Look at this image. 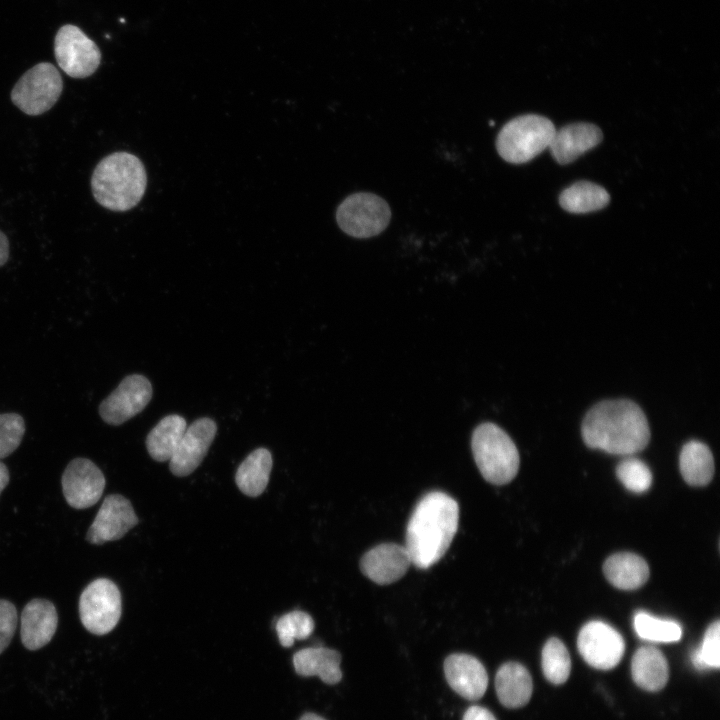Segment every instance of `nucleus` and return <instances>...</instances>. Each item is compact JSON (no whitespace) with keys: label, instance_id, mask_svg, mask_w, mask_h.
I'll return each mask as SVG.
<instances>
[{"label":"nucleus","instance_id":"nucleus-1","mask_svg":"<svg viewBox=\"0 0 720 720\" xmlns=\"http://www.w3.org/2000/svg\"><path fill=\"white\" fill-rule=\"evenodd\" d=\"M581 433L584 443L615 455H632L650 440V429L642 409L627 399L605 400L585 415Z\"/></svg>","mask_w":720,"mask_h":720},{"label":"nucleus","instance_id":"nucleus-2","mask_svg":"<svg viewBox=\"0 0 720 720\" xmlns=\"http://www.w3.org/2000/svg\"><path fill=\"white\" fill-rule=\"evenodd\" d=\"M459 506L446 493L433 491L415 506L406 528L405 547L411 562L427 569L446 553L457 532Z\"/></svg>","mask_w":720,"mask_h":720},{"label":"nucleus","instance_id":"nucleus-3","mask_svg":"<svg viewBox=\"0 0 720 720\" xmlns=\"http://www.w3.org/2000/svg\"><path fill=\"white\" fill-rule=\"evenodd\" d=\"M147 183L144 165L135 155L115 152L103 158L91 177L95 200L112 211H127L142 199Z\"/></svg>","mask_w":720,"mask_h":720},{"label":"nucleus","instance_id":"nucleus-4","mask_svg":"<svg viewBox=\"0 0 720 720\" xmlns=\"http://www.w3.org/2000/svg\"><path fill=\"white\" fill-rule=\"evenodd\" d=\"M471 447L476 465L487 482L504 485L517 475L520 464L517 447L499 426L489 422L477 426Z\"/></svg>","mask_w":720,"mask_h":720},{"label":"nucleus","instance_id":"nucleus-5","mask_svg":"<svg viewBox=\"0 0 720 720\" xmlns=\"http://www.w3.org/2000/svg\"><path fill=\"white\" fill-rule=\"evenodd\" d=\"M555 130L553 123L541 115L518 116L500 130L496 148L505 161L525 163L548 148Z\"/></svg>","mask_w":720,"mask_h":720},{"label":"nucleus","instance_id":"nucleus-6","mask_svg":"<svg viewBox=\"0 0 720 720\" xmlns=\"http://www.w3.org/2000/svg\"><path fill=\"white\" fill-rule=\"evenodd\" d=\"M63 90V80L56 67L41 62L27 70L11 91L13 104L27 115H40L51 109Z\"/></svg>","mask_w":720,"mask_h":720},{"label":"nucleus","instance_id":"nucleus-7","mask_svg":"<svg viewBox=\"0 0 720 720\" xmlns=\"http://www.w3.org/2000/svg\"><path fill=\"white\" fill-rule=\"evenodd\" d=\"M391 211L381 197L366 192L347 197L338 207L336 220L348 235L368 238L381 233L389 224Z\"/></svg>","mask_w":720,"mask_h":720},{"label":"nucleus","instance_id":"nucleus-8","mask_svg":"<svg viewBox=\"0 0 720 720\" xmlns=\"http://www.w3.org/2000/svg\"><path fill=\"white\" fill-rule=\"evenodd\" d=\"M121 594L117 585L107 578L89 583L79 599V614L90 633L105 635L112 631L121 617Z\"/></svg>","mask_w":720,"mask_h":720},{"label":"nucleus","instance_id":"nucleus-9","mask_svg":"<svg viewBox=\"0 0 720 720\" xmlns=\"http://www.w3.org/2000/svg\"><path fill=\"white\" fill-rule=\"evenodd\" d=\"M54 53L59 67L72 78L91 76L101 62V52L96 43L72 24H66L57 31Z\"/></svg>","mask_w":720,"mask_h":720},{"label":"nucleus","instance_id":"nucleus-10","mask_svg":"<svg viewBox=\"0 0 720 720\" xmlns=\"http://www.w3.org/2000/svg\"><path fill=\"white\" fill-rule=\"evenodd\" d=\"M577 647L585 662L599 670L616 667L625 652V642L621 634L599 620L590 621L581 628Z\"/></svg>","mask_w":720,"mask_h":720},{"label":"nucleus","instance_id":"nucleus-11","mask_svg":"<svg viewBox=\"0 0 720 720\" xmlns=\"http://www.w3.org/2000/svg\"><path fill=\"white\" fill-rule=\"evenodd\" d=\"M152 398V385L143 375L125 377L118 387L99 406L104 422L120 425L140 413Z\"/></svg>","mask_w":720,"mask_h":720},{"label":"nucleus","instance_id":"nucleus-12","mask_svg":"<svg viewBox=\"0 0 720 720\" xmlns=\"http://www.w3.org/2000/svg\"><path fill=\"white\" fill-rule=\"evenodd\" d=\"M61 482L67 503L75 509H85L96 504L106 484L99 467L91 460L82 457L69 462Z\"/></svg>","mask_w":720,"mask_h":720},{"label":"nucleus","instance_id":"nucleus-13","mask_svg":"<svg viewBox=\"0 0 720 720\" xmlns=\"http://www.w3.org/2000/svg\"><path fill=\"white\" fill-rule=\"evenodd\" d=\"M138 524L131 502L120 494L108 495L89 527L86 539L96 545L121 539Z\"/></svg>","mask_w":720,"mask_h":720},{"label":"nucleus","instance_id":"nucleus-14","mask_svg":"<svg viewBox=\"0 0 720 720\" xmlns=\"http://www.w3.org/2000/svg\"><path fill=\"white\" fill-rule=\"evenodd\" d=\"M217 431L216 423L207 417L188 426L169 460L170 471L178 477L188 476L201 464Z\"/></svg>","mask_w":720,"mask_h":720},{"label":"nucleus","instance_id":"nucleus-15","mask_svg":"<svg viewBox=\"0 0 720 720\" xmlns=\"http://www.w3.org/2000/svg\"><path fill=\"white\" fill-rule=\"evenodd\" d=\"M411 564L405 545L382 543L362 556L360 569L373 582L387 585L402 578Z\"/></svg>","mask_w":720,"mask_h":720},{"label":"nucleus","instance_id":"nucleus-16","mask_svg":"<svg viewBox=\"0 0 720 720\" xmlns=\"http://www.w3.org/2000/svg\"><path fill=\"white\" fill-rule=\"evenodd\" d=\"M444 674L449 686L467 700L476 701L486 692L488 675L474 656L454 653L444 661Z\"/></svg>","mask_w":720,"mask_h":720},{"label":"nucleus","instance_id":"nucleus-17","mask_svg":"<svg viewBox=\"0 0 720 720\" xmlns=\"http://www.w3.org/2000/svg\"><path fill=\"white\" fill-rule=\"evenodd\" d=\"M58 623L55 606L46 599L29 601L21 613V641L28 650H38L54 636Z\"/></svg>","mask_w":720,"mask_h":720},{"label":"nucleus","instance_id":"nucleus-18","mask_svg":"<svg viewBox=\"0 0 720 720\" xmlns=\"http://www.w3.org/2000/svg\"><path fill=\"white\" fill-rule=\"evenodd\" d=\"M602 141L600 128L591 123H573L555 130L548 146L553 158L568 164Z\"/></svg>","mask_w":720,"mask_h":720},{"label":"nucleus","instance_id":"nucleus-19","mask_svg":"<svg viewBox=\"0 0 720 720\" xmlns=\"http://www.w3.org/2000/svg\"><path fill=\"white\" fill-rule=\"evenodd\" d=\"M495 689L500 703L510 709L526 705L532 695L533 682L529 671L520 663L507 662L498 669Z\"/></svg>","mask_w":720,"mask_h":720},{"label":"nucleus","instance_id":"nucleus-20","mask_svg":"<svg viewBox=\"0 0 720 720\" xmlns=\"http://www.w3.org/2000/svg\"><path fill=\"white\" fill-rule=\"evenodd\" d=\"M341 654L326 647H310L297 651L293 665L297 674L318 676L324 683L334 685L342 679Z\"/></svg>","mask_w":720,"mask_h":720},{"label":"nucleus","instance_id":"nucleus-21","mask_svg":"<svg viewBox=\"0 0 720 720\" xmlns=\"http://www.w3.org/2000/svg\"><path fill=\"white\" fill-rule=\"evenodd\" d=\"M631 676L636 685L646 691L663 689L669 679L666 657L653 646L638 648L631 660Z\"/></svg>","mask_w":720,"mask_h":720},{"label":"nucleus","instance_id":"nucleus-22","mask_svg":"<svg viewBox=\"0 0 720 720\" xmlns=\"http://www.w3.org/2000/svg\"><path fill=\"white\" fill-rule=\"evenodd\" d=\"M606 579L621 590H635L649 578V566L639 555L621 552L611 555L603 564Z\"/></svg>","mask_w":720,"mask_h":720},{"label":"nucleus","instance_id":"nucleus-23","mask_svg":"<svg viewBox=\"0 0 720 720\" xmlns=\"http://www.w3.org/2000/svg\"><path fill=\"white\" fill-rule=\"evenodd\" d=\"M272 465V455L268 449L252 451L236 471L235 482L239 490L250 497L261 495L269 482Z\"/></svg>","mask_w":720,"mask_h":720},{"label":"nucleus","instance_id":"nucleus-24","mask_svg":"<svg viewBox=\"0 0 720 720\" xmlns=\"http://www.w3.org/2000/svg\"><path fill=\"white\" fill-rule=\"evenodd\" d=\"M186 428V420L180 415L171 414L162 418L146 437V448L152 459L169 461Z\"/></svg>","mask_w":720,"mask_h":720},{"label":"nucleus","instance_id":"nucleus-25","mask_svg":"<svg viewBox=\"0 0 720 720\" xmlns=\"http://www.w3.org/2000/svg\"><path fill=\"white\" fill-rule=\"evenodd\" d=\"M679 468L691 486L707 485L714 474V459L709 447L700 441L687 442L680 453Z\"/></svg>","mask_w":720,"mask_h":720},{"label":"nucleus","instance_id":"nucleus-26","mask_svg":"<svg viewBox=\"0 0 720 720\" xmlns=\"http://www.w3.org/2000/svg\"><path fill=\"white\" fill-rule=\"evenodd\" d=\"M610 200L600 185L580 181L566 188L559 197L562 208L570 213H589L604 208Z\"/></svg>","mask_w":720,"mask_h":720},{"label":"nucleus","instance_id":"nucleus-27","mask_svg":"<svg viewBox=\"0 0 720 720\" xmlns=\"http://www.w3.org/2000/svg\"><path fill=\"white\" fill-rule=\"evenodd\" d=\"M541 666L545 678L554 685L563 684L571 671V659L564 643L555 637L547 640L542 649Z\"/></svg>","mask_w":720,"mask_h":720},{"label":"nucleus","instance_id":"nucleus-28","mask_svg":"<svg viewBox=\"0 0 720 720\" xmlns=\"http://www.w3.org/2000/svg\"><path fill=\"white\" fill-rule=\"evenodd\" d=\"M634 628L640 638L652 642L671 643L682 637V628L677 622L656 618L644 611L635 614Z\"/></svg>","mask_w":720,"mask_h":720},{"label":"nucleus","instance_id":"nucleus-29","mask_svg":"<svg viewBox=\"0 0 720 720\" xmlns=\"http://www.w3.org/2000/svg\"><path fill=\"white\" fill-rule=\"evenodd\" d=\"M275 629L280 644L291 647L295 640H304L312 634L314 621L308 613L295 610L281 616Z\"/></svg>","mask_w":720,"mask_h":720},{"label":"nucleus","instance_id":"nucleus-30","mask_svg":"<svg viewBox=\"0 0 720 720\" xmlns=\"http://www.w3.org/2000/svg\"><path fill=\"white\" fill-rule=\"evenodd\" d=\"M693 665L699 670L720 666V622L716 620L707 628L701 646L691 655Z\"/></svg>","mask_w":720,"mask_h":720},{"label":"nucleus","instance_id":"nucleus-31","mask_svg":"<svg viewBox=\"0 0 720 720\" xmlns=\"http://www.w3.org/2000/svg\"><path fill=\"white\" fill-rule=\"evenodd\" d=\"M616 475L620 482L634 493L647 491L652 483L649 467L637 458H627L619 463Z\"/></svg>","mask_w":720,"mask_h":720},{"label":"nucleus","instance_id":"nucleus-32","mask_svg":"<svg viewBox=\"0 0 720 720\" xmlns=\"http://www.w3.org/2000/svg\"><path fill=\"white\" fill-rule=\"evenodd\" d=\"M25 422L17 413L0 414V459L13 453L20 445Z\"/></svg>","mask_w":720,"mask_h":720},{"label":"nucleus","instance_id":"nucleus-33","mask_svg":"<svg viewBox=\"0 0 720 720\" xmlns=\"http://www.w3.org/2000/svg\"><path fill=\"white\" fill-rule=\"evenodd\" d=\"M17 627V611L8 600L0 599V654L10 644Z\"/></svg>","mask_w":720,"mask_h":720},{"label":"nucleus","instance_id":"nucleus-34","mask_svg":"<svg viewBox=\"0 0 720 720\" xmlns=\"http://www.w3.org/2000/svg\"><path fill=\"white\" fill-rule=\"evenodd\" d=\"M463 720H497L493 713L482 706H470L464 713Z\"/></svg>","mask_w":720,"mask_h":720},{"label":"nucleus","instance_id":"nucleus-35","mask_svg":"<svg viewBox=\"0 0 720 720\" xmlns=\"http://www.w3.org/2000/svg\"><path fill=\"white\" fill-rule=\"evenodd\" d=\"M9 258V241L7 236L0 230V267L3 266Z\"/></svg>","mask_w":720,"mask_h":720},{"label":"nucleus","instance_id":"nucleus-36","mask_svg":"<svg viewBox=\"0 0 720 720\" xmlns=\"http://www.w3.org/2000/svg\"><path fill=\"white\" fill-rule=\"evenodd\" d=\"M9 483V471L6 465L0 461V494Z\"/></svg>","mask_w":720,"mask_h":720},{"label":"nucleus","instance_id":"nucleus-37","mask_svg":"<svg viewBox=\"0 0 720 720\" xmlns=\"http://www.w3.org/2000/svg\"><path fill=\"white\" fill-rule=\"evenodd\" d=\"M299 720H325V719L315 713H306L303 716H301Z\"/></svg>","mask_w":720,"mask_h":720}]
</instances>
